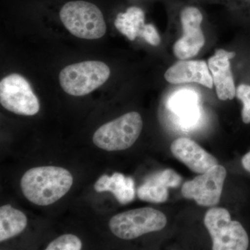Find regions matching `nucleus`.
Listing matches in <instances>:
<instances>
[{
  "instance_id": "f03ea898",
  "label": "nucleus",
  "mask_w": 250,
  "mask_h": 250,
  "mask_svg": "<svg viewBox=\"0 0 250 250\" xmlns=\"http://www.w3.org/2000/svg\"><path fill=\"white\" fill-rule=\"evenodd\" d=\"M59 16L67 30L80 39L95 40L106 34L103 13L96 5L88 1H69L62 6Z\"/></svg>"
},
{
  "instance_id": "f257e3e1",
  "label": "nucleus",
  "mask_w": 250,
  "mask_h": 250,
  "mask_svg": "<svg viewBox=\"0 0 250 250\" xmlns=\"http://www.w3.org/2000/svg\"><path fill=\"white\" fill-rule=\"evenodd\" d=\"M73 177L66 169L42 166L27 170L21 179L23 195L39 206L52 205L71 188Z\"/></svg>"
},
{
  "instance_id": "6ab92c4d",
  "label": "nucleus",
  "mask_w": 250,
  "mask_h": 250,
  "mask_svg": "<svg viewBox=\"0 0 250 250\" xmlns=\"http://www.w3.org/2000/svg\"><path fill=\"white\" fill-rule=\"evenodd\" d=\"M236 96L243 103L242 120L245 124L250 123V85L241 84L236 88Z\"/></svg>"
},
{
  "instance_id": "1a4fd4ad",
  "label": "nucleus",
  "mask_w": 250,
  "mask_h": 250,
  "mask_svg": "<svg viewBox=\"0 0 250 250\" xmlns=\"http://www.w3.org/2000/svg\"><path fill=\"white\" fill-rule=\"evenodd\" d=\"M183 36L174 43V55L181 60L192 58L200 52L205 44L201 29L203 16L201 11L194 6L184 7L180 13Z\"/></svg>"
},
{
  "instance_id": "39448f33",
  "label": "nucleus",
  "mask_w": 250,
  "mask_h": 250,
  "mask_svg": "<svg viewBox=\"0 0 250 250\" xmlns=\"http://www.w3.org/2000/svg\"><path fill=\"white\" fill-rule=\"evenodd\" d=\"M205 225L208 229L213 250H246L249 238L239 222L231 220L226 208L213 207L206 213Z\"/></svg>"
},
{
  "instance_id": "f8f14e48",
  "label": "nucleus",
  "mask_w": 250,
  "mask_h": 250,
  "mask_svg": "<svg viewBox=\"0 0 250 250\" xmlns=\"http://www.w3.org/2000/svg\"><path fill=\"white\" fill-rule=\"evenodd\" d=\"M209 70L205 61L183 60L169 67L164 77L172 84L194 82L212 88L213 82Z\"/></svg>"
},
{
  "instance_id": "9b49d317",
  "label": "nucleus",
  "mask_w": 250,
  "mask_h": 250,
  "mask_svg": "<svg viewBox=\"0 0 250 250\" xmlns=\"http://www.w3.org/2000/svg\"><path fill=\"white\" fill-rule=\"evenodd\" d=\"M170 149L178 160L195 173H204L218 164L214 156L187 138L175 140L171 145Z\"/></svg>"
},
{
  "instance_id": "412c9836",
  "label": "nucleus",
  "mask_w": 250,
  "mask_h": 250,
  "mask_svg": "<svg viewBox=\"0 0 250 250\" xmlns=\"http://www.w3.org/2000/svg\"><path fill=\"white\" fill-rule=\"evenodd\" d=\"M139 36L153 46H158L161 43V38L159 33L152 24H145L140 32Z\"/></svg>"
},
{
  "instance_id": "a211bd4d",
  "label": "nucleus",
  "mask_w": 250,
  "mask_h": 250,
  "mask_svg": "<svg viewBox=\"0 0 250 250\" xmlns=\"http://www.w3.org/2000/svg\"><path fill=\"white\" fill-rule=\"evenodd\" d=\"M82 243L78 237L72 234H64L51 242L46 250H80Z\"/></svg>"
},
{
  "instance_id": "4468645a",
  "label": "nucleus",
  "mask_w": 250,
  "mask_h": 250,
  "mask_svg": "<svg viewBox=\"0 0 250 250\" xmlns=\"http://www.w3.org/2000/svg\"><path fill=\"white\" fill-rule=\"evenodd\" d=\"M94 188L98 192H111L122 205L132 202L136 194L133 179L118 172L113 174L111 177L102 176L97 181Z\"/></svg>"
},
{
  "instance_id": "9d476101",
  "label": "nucleus",
  "mask_w": 250,
  "mask_h": 250,
  "mask_svg": "<svg viewBox=\"0 0 250 250\" xmlns=\"http://www.w3.org/2000/svg\"><path fill=\"white\" fill-rule=\"evenodd\" d=\"M236 53L223 49H217L213 57L208 59V67L220 100H233L236 97V88L231 70L229 61Z\"/></svg>"
},
{
  "instance_id": "2eb2a0df",
  "label": "nucleus",
  "mask_w": 250,
  "mask_h": 250,
  "mask_svg": "<svg viewBox=\"0 0 250 250\" xmlns=\"http://www.w3.org/2000/svg\"><path fill=\"white\" fill-rule=\"evenodd\" d=\"M27 225L25 214L6 205L0 208V241L10 239L22 233Z\"/></svg>"
},
{
  "instance_id": "5701e85b",
  "label": "nucleus",
  "mask_w": 250,
  "mask_h": 250,
  "mask_svg": "<svg viewBox=\"0 0 250 250\" xmlns=\"http://www.w3.org/2000/svg\"><path fill=\"white\" fill-rule=\"evenodd\" d=\"M246 1V2L250 3V0H245Z\"/></svg>"
},
{
  "instance_id": "423d86ee",
  "label": "nucleus",
  "mask_w": 250,
  "mask_h": 250,
  "mask_svg": "<svg viewBox=\"0 0 250 250\" xmlns=\"http://www.w3.org/2000/svg\"><path fill=\"white\" fill-rule=\"evenodd\" d=\"M167 218L155 208H136L118 213L110 220L111 232L123 240H132L146 233L160 231L165 228Z\"/></svg>"
},
{
  "instance_id": "0eeeda50",
  "label": "nucleus",
  "mask_w": 250,
  "mask_h": 250,
  "mask_svg": "<svg viewBox=\"0 0 250 250\" xmlns=\"http://www.w3.org/2000/svg\"><path fill=\"white\" fill-rule=\"evenodd\" d=\"M0 103L16 114L31 116L40 110V103L29 82L18 74L8 75L0 82Z\"/></svg>"
},
{
  "instance_id": "aec40b11",
  "label": "nucleus",
  "mask_w": 250,
  "mask_h": 250,
  "mask_svg": "<svg viewBox=\"0 0 250 250\" xmlns=\"http://www.w3.org/2000/svg\"><path fill=\"white\" fill-rule=\"evenodd\" d=\"M158 177L167 188L178 187L182 183V178L172 169H167L157 173Z\"/></svg>"
},
{
  "instance_id": "f3484780",
  "label": "nucleus",
  "mask_w": 250,
  "mask_h": 250,
  "mask_svg": "<svg viewBox=\"0 0 250 250\" xmlns=\"http://www.w3.org/2000/svg\"><path fill=\"white\" fill-rule=\"evenodd\" d=\"M165 184L161 182L157 173L149 177L137 190L140 200L152 203H163L167 200L168 190Z\"/></svg>"
},
{
  "instance_id": "6e6552de",
  "label": "nucleus",
  "mask_w": 250,
  "mask_h": 250,
  "mask_svg": "<svg viewBox=\"0 0 250 250\" xmlns=\"http://www.w3.org/2000/svg\"><path fill=\"white\" fill-rule=\"evenodd\" d=\"M226 177V169L218 164L201 175L186 182L182 187V195L186 198L192 199L202 207L218 205Z\"/></svg>"
},
{
  "instance_id": "ddd939ff",
  "label": "nucleus",
  "mask_w": 250,
  "mask_h": 250,
  "mask_svg": "<svg viewBox=\"0 0 250 250\" xmlns=\"http://www.w3.org/2000/svg\"><path fill=\"white\" fill-rule=\"evenodd\" d=\"M167 107L179 117L181 126L188 129L195 126L200 119L198 95L192 90L175 92L167 102Z\"/></svg>"
},
{
  "instance_id": "20e7f679",
  "label": "nucleus",
  "mask_w": 250,
  "mask_h": 250,
  "mask_svg": "<svg viewBox=\"0 0 250 250\" xmlns=\"http://www.w3.org/2000/svg\"><path fill=\"white\" fill-rule=\"evenodd\" d=\"M143 120L137 112H129L114 121L102 125L93 135L97 147L113 152L131 147L139 139Z\"/></svg>"
},
{
  "instance_id": "4be33fe9",
  "label": "nucleus",
  "mask_w": 250,
  "mask_h": 250,
  "mask_svg": "<svg viewBox=\"0 0 250 250\" xmlns=\"http://www.w3.org/2000/svg\"><path fill=\"white\" fill-rule=\"evenodd\" d=\"M242 165L245 170L250 172V151L247 153L246 155L242 159Z\"/></svg>"
},
{
  "instance_id": "dca6fc26",
  "label": "nucleus",
  "mask_w": 250,
  "mask_h": 250,
  "mask_svg": "<svg viewBox=\"0 0 250 250\" xmlns=\"http://www.w3.org/2000/svg\"><path fill=\"white\" fill-rule=\"evenodd\" d=\"M114 24L121 34L134 41L145 26L144 11L137 6H131L125 13L118 14Z\"/></svg>"
},
{
  "instance_id": "7ed1b4c3",
  "label": "nucleus",
  "mask_w": 250,
  "mask_h": 250,
  "mask_svg": "<svg viewBox=\"0 0 250 250\" xmlns=\"http://www.w3.org/2000/svg\"><path fill=\"white\" fill-rule=\"evenodd\" d=\"M110 74V68L104 62L87 61L64 67L59 74V82L69 95L84 96L103 85Z\"/></svg>"
}]
</instances>
